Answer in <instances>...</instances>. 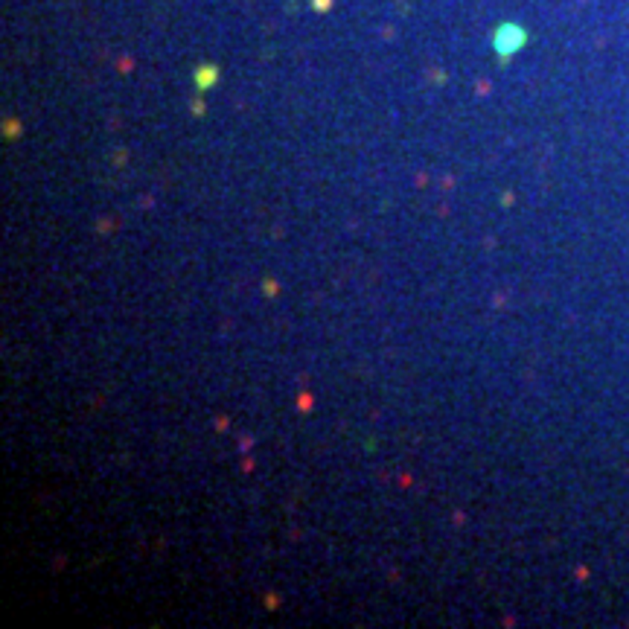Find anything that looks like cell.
I'll return each instance as SVG.
<instances>
[{
	"label": "cell",
	"instance_id": "6da1fadb",
	"mask_svg": "<svg viewBox=\"0 0 629 629\" xmlns=\"http://www.w3.org/2000/svg\"><path fill=\"white\" fill-rule=\"evenodd\" d=\"M525 41V33L522 30H516V26H501L499 30V38H496V47H499V52L501 56H510V52Z\"/></svg>",
	"mask_w": 629,
	"mask_h": 629
},
{
	"label": "cell",
	"instance_id": "7a4b0ae2",
	"mask_svg": "<svg viewBox=\"0 0 629 629\" xmlns=\"http://www.w3.org/2000/svg\"><path fill=\"white\" fill-rule=\"evenodd\" d=\"M213 76H216V70L213 67H207L204 73H201V88H207V85H213Z\"/></svg>",
	"mask_w": 629,
	"mask_h": 629
}]
</instances>
